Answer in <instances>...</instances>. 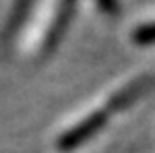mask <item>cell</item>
Masks as SVG:
<instances>
[{
    "mask_svg": "<svg viewBox=\"0 0 155 153\" xmlns=\"http://www.w3.org/2000/svg\"><path fill=\"white\" fill-rule=\"evenodd\" d=\"M134 42L139 44V46H147V44H155V23L151 25H143V27H139L134 33Z\"/></svg>",
    "mask_w": 155,
    "mask_h": 153,
    "instance_id": "obj_2",
    "label": "cell"
},
{
    "mask_svg": "<svg viewBox=\"0 0 155 153\" xmlns=\"http://www.w3.org/2000/svg\"><path fill=\"white\" fill-rule=\"evenodd\" d=\"M104 118H106L104 114H93V116H89L83 124H79L74 130H71V132L64 137V145H74V143L83 141L85 137H89L93 130H97L99 126H101Z\"/></svg>",
    "mask_w": 155,
    "mask_h": 153,
    "instance_id": "obj_1",
    "label": "cell"
}]
</instances>
